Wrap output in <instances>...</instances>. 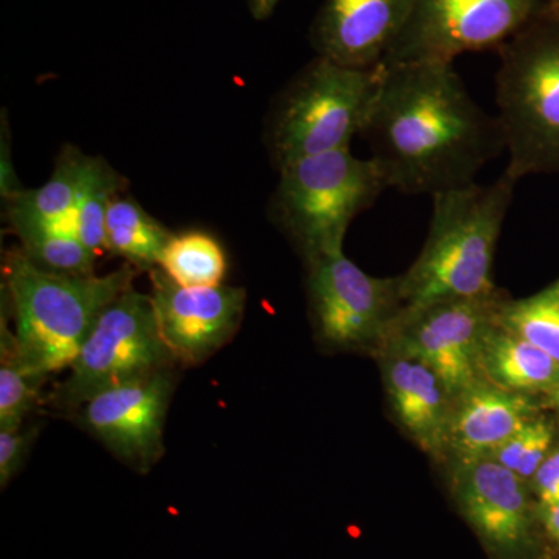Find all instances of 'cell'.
<instances>
[{
    "mask_svg": "<svg viewBox=\"0 0 559 559\" xmlns=\"http://www.w3.org/2000/svg\"><path fill=\"white\" fill-rule=\"evenodd\" d=\"M381 69L360 135L389 189L432 198L476 183L506 150L498 116L474 102L452 62Z\"/></svg>",
    "mask_w": 559,
    "mask_h": 559,
    "instance_id": "6da1fadb",
    "label": "cell"
},
{
    "mask_svg": "<svg viewBox=\"0 0 559 559\" xmlns=\"http://www.w3.org/2000/svg\"><path fill=\"white\" fill-rule=\"evenodd\" d=\"M518 182L506 170L489 186L433 194L428 240L401 275V311L392 326L447 301L495 296L496 248Z\"/></svg>",
    "mask_w": 559,
    "mask_h": 559,
    "instance_id": "7a4b0ae2",
    "label": "cell"
},
{
    "mask_svg": "<svg viewBox=\"0 0 559 559\" xmlns=\"http://www.w3.org/2000/svg\"><path fill=\"white\" fill-rule=\"evenodd\" d=\"M138 270L124 263L106 275L44 270L21 249L2 263V297L13 319L17 349L40 373L68 369L102 312L132 288Z\"/></svg>",
    "mask_w": 559,
    "mask_h": 559,
    "instance_id": "3957f363",
    "label": "cell"
},
{
    "mask_svg": "<svg viewBox=\"0 0 559 559\" xmlns=\"http://www.w3.org/2000/svg\"><path fill=\"white\" fill-rule=\"evenodd\" d=\"M498 119L507 170L518 179L559 175V14L554 0L499 49Z\"/></svg>",
    "mask_w": 559,
    "mask_h": 559,
    "instance_id": "277c9868",
    "label": "cell"
},
{
    "mask_svg": "<svg viewBox=\"0 0 559 559\" xmlns=\"http://www.w3.org/2000/svg\"><path fill=\"white\" fill-rule=\"evenodd\" d=\"M278 173L271 215L305 261L344 250L349 224L389 189L373 159L349 148L290 162Z\"/></svg>",
    "mask_w": 559,
    "mask_h": 559,
    "instance_id": "5b68a950",
    "label": "cell"
},
{
    "mask_svg": "<svg viewBox=\"0 0 559 559\" xmlns=\"http://www.w3.org/2000/svg\"><path fill=\"white\" fill-rule=\"evenodd\" d=\"M381 66L353 69L316 58L280 94L266 124L277 170L290 162L349 148L369 119Z\"/></svg>",
    "mask_w": 559,
    "mask_h": 559,
    "instance_id": "8992f818",
    "label": "cell"
},
{
    "mask_svg": "<svg viewBox=\"0 0 559 559\" xmlns=\"http://www.w3.org/2000/svg\"><path fill=\"white\" fill-rule=\"evenodd\" d=\"M178 366L162 340L150 294L132 286L102 312L49 401L53 411L72 417L105 390Z\"/></svg>",
    "mask_w": 559,
    "mask_h": 559,
    "instance_id": "52a82bcc",
    "label": "cell"
},
{
    "mask_svg": "<svg viewBox=\"0 0 559 559\" xmlns=\"http://www.w3.org/2000/svg\"><path fill=\"white\" fill-rule=\"evenodd\" d=\"M551 0H415L381 66L454 62L468 51L500 49Z\"/></svg>",
    "mask_w": 559,
    "mask_h": 559,
    "instance_id": "ba28073f",
    "label": "cell"
},
{
    "mask_svg": "<svg viewBox=\"0 0 559 559\" xmlns=\"http://www.w3.org/2000/svg\"><path fill=\"white\" fill-rule=\"evenodd\" d=\"M316 336L331 349L380 345L401 311L400 277H371L341 252L307 261Z\"/></svg>",
    "mask_w": 559,
    "mask_h": 559,
    "instance_id": "9c48e42d",
    "label": "cell"
},
{
    "mask_svg": "<svg viewBox=\"0 0 559 559\" xmlns=\"http://www.w3.org/2000/svg\"><path fill=\"white\" fill-rule=\"evenodd\" d=\"M175 389L176 370L160 371L98 393L70 418L128 468L146 474L164 455Z\"/></svg>",
    "mask_w": 559,
    "mask_h": 559,
    "instance_id": "30bf717a",
    "label": "cell"
},
{
    "mask_svg": "<svg viewBox=\"0 0 559 559\" xmlns=\"http://www.w3.org/2000/svg\"><path fill=\"white\" fill-rule=\"evenodd\" d=\"M502 300L495 294L436 305L414 318L396 322L381 345H395L425 360L455 399L481 381V336L495 322Z\"/></svg>",
    "mask_w": 559,
    "mask_h": 559,
    "instance_id": "8fae6325",
    "label": "cell"
},
{
    "mask_svg": "<svg viewBox=\"0 0 559 559\" xmlns=\"http://www.w3.org/2000/svg\"><path fill=\"white\" fill-rule=\"evenodd\" d=\"M150 278L162 340L179 366L207 362L240 330L248 300L245 289L226 285L189 288L160 267L150 271Z\"/></svg>",
    "mask_w": 559,
    "mask_h": 559,
    "instance_id": "7c38bea8",
    "label": "cell"
},
{
    "mask_svg": "<svg viewBox=\"0 0 559 559\" xmlns=\"http://www.w3.org/2000/svg\"><path fill=\"white\" fill-rule=\"evenodd\" d=\"M527 484L489 457L454 462L452 468L460 510L480 538L502 554H518L532 538Z\"/></svg>",
    "mask_w": 559,
    "mask_h": 559,
    "instance_id": "4fadbf2b",
    "label": "cell"
},
{
    "mask_svg": "<svg viewBox=\"0 0 559 559\" xmlns=\"http://www.w3.org/2000/svg\"><path fill=\"white\" fill-rule=\"evenodd\" d=\"M415 0H325L312 22L318 57L353 69L382 64Z\"/></svg>",
    "mask_w": 559,
    "mask_h": 559,
    "instance_id": "5bb4252c",
    "label": "cell"
},
{
    "mask_svg": "<svg viewBox=\"0 0 559 559\" xmlns=\"http://www.w3.org/2000/svg\"><path fill=\"white\" fill-rule=\"evenodd\" d=\"M382 347V373L393 414L421 450L444 454L454 396L425 360L395 345Z\"/></svg>",
    "mask_w": 559,
    "mask_h": 559,
    "instance_id": "9a60e30c",
    "label": "cell"
},
{
    "mask_svg": "<svg viewBox=\"0 0 559 559\" xmlns=\"http://www.w3.org/2000/svg\"><path fill=\"white\" fill-rule=\"evenodd\" d=\"M528 395L479 381L454 399L444 454L454 462L489 457L535 415Z\"/></svg>",
    "mask_w": 559,
    "mask_h": 559,
    "instance_id": "2e32d148",
    "label": "cell"
},
{
    "mask_svg": "<svg viewBox=\"0 0 559 559\" xmlns=\"http://www.w3.org/2000/svg\"><path fill=\"white\" fill-rule=\"evenodd\" d=\"M479 373L496 388L528 396L559 384V362L496 320L481 336Z\"/></svg>",
    "mask_w": 559,
    "mask_h": 559,
    "instance_id": "e0dca14e",
    "label": "cell"
},
{
    "mask_svg": "<svg viewBox=\"0 0 559 559\" xmlns=\"http://www.w3.org/2000/svg\"><path fill=\"white\" fill-rule=\"evenodd\" d=\"M90 160L91 156L75 146H66L44 186L35 190H21L7 201L10 226L39 224L76 234L75 207Z\"/></svg>",
    "mask_w": 559,
    "mask_h": 559,
    "instance_id": "ac0fdd59",
    "label": "cell"
},
{
    "mask_svg": "<svg viewBox=\"0 0 559 559\" xmlns=\"http://www.w3.org/2000/svg\"><path fill=\"white\" fill-rule=\"evenodd\" d=\"M173 234L132 198L117 194L106 216V250L121 257L139 272L159 266Z\"/></svg>",
    "mask_w": 559,
    "mask_h": 559,
    "instance_id": "d6986e66",
    "label": "cell"
},
{
    "mask_svg": "<svg viewBox=\"0 0 559 559\" xmlns=\"http://www.w3.org/2000/svg\"><path fill=\"white\" fill-rule=\"evenodd\" d=\"M47 374L25 362L16 337L2 316L0 323V430L17 429L43 401Z\"/></svg>",
    "mask_w": 559,
    "mask_h": 559,
    "instance_id": "ffe728a7",
    "label": "cell"
},
{
    "mask_svg": "<svg viewBox=\"0 0 559 559\" xmlns=\"http://www.w3.org/2000/svg\"><path fill=\"white\" fill-rule=\"evenodd\" d=\"M157 267L179 285L202 288L223 285L227 259L216 238L204 231L191 230L173 234Z\"/></svg>",
    "mask_w": 559,
    "mask_h": 559,
    "instance_id": "44dd1931",
    "label": "cell"
},
{
    "mask_svg": "<svg viewBox=\"0 0 559 559\" xmlns=\"http://www.w3.org/2000/svg\"><path fill=\"white\" fill-rule=\"evenodd\" d=\"M496 322L536 345L559 362L558 283L527 299H503L500 301Z\"/></svg>",
    "mask_w": 559,
    "mask_h": 559,
    "instance_id": "7402d4cb",
    "label": "cell"
},
{
    "mask_svg": "<svg viewBox=\"0 0 559 559\" xmlns=\"http://www.w3.org/2000/svg\"><path fill=\"white\" fill-rule=\"evenodd\" d=\"M21 241V250L44 270L61 274H95L98 257L86 248L72 230L55 229L39 224L13 227Z\"/></svg>",
    "mask_w": 559,
    "mask_h": 559,
    "instance_id": "603a6c76",
    "label": "cell"
},
{
    "mask_svg": "<svg viewBox=\"0 0 559 559\" xmlns=\"http://www.w3.org/2000/svg\"><path fill=\"white\" fill-rule=\"evenodd\" d=\"M124 189V179L100 157H91L75 207V229L95 255L106 250V216L110 202Z\"/></svg>",
    "mask_w": 559,
    "mask_h": 559,
    "instance_id": "cb8c5ba5",
    "label": "cell"
},
{
    "mask_svg": "<svg viewBox=\"0 0 559 559\" xmlns=\"http://www.w3.org/2000/svg\"><path fill=\"white\" fill-rule=\"evenodd\" d=\"M555 432L546 418L533 417L511 436L489 459L513 471L525 481H532L536 471L554 450Z\"/></svg>",
    "mask_w": 559,
    "mask_h": 559,
    "instance_id": "d4e9b609",
    "label": "cell"
},
{
    "mask_svg": "<svg viewBox=\"0 0 559 559\" xmlns=\"http://www.w3.org/2000/svg\"><path fill=\"white\" fill-rule=\"evenodd\" d=\"M38 437V426L0 430V487L7 488L17 476L33 443Z\"/></svg>",
    "mask_w": 559,
    "mask_h": 559,
    "instance_id": "484cf974",
    "label": "cell"
},
{
    "mask_svg": "<svg viewBox=\"0 0 559 559\" xmlns=\"http://www.w3.org/2000/svg\"><path fill=\"white\" fill-rule=\"evenodd\" d=\"M540 507L559 502V448L551 450L532 479Z\"/></svg>",
    "mask_w": 559,
    "mask_h": 559,
    "instance_id": "4316f807",
    "label": "cell"
},
{
    "mask_svg": "<svg viewBox=\"0 0 559 559\" xmlns=\"http://www.w3.org/2000/svg\"><path fill=\"white\" fill-rule=\"evenodd\" d=\"M540 510H543V521L547 532L559 546V502L540 507Z\"/></svg>",
    "mask_w": 559,
    "mask_h": 559,
    "instance_id": "83f0119b",
    "label": "cell"
},
{
    "mask_svg": "<svg viewBox=\"0 0 559 559\" xmlns=\"http://www.w3.org/2000/svg\"><path fill=\"white\" fill-rule=\"evenodd\" d=\"M282 0H249V10L253 20L264 21L272 16Z\"/></svg>",
    "mask_w": 559,
    "mask_h": 559,
    "instance_id": "f1b7e54d",
    "label": "cell"
},
{
    "mask_svg": "<svg viewBox=\"0 0 559 559\" xmlns=\"http://www.w3.org/2000/svg\"><path fill=\"white\" fill-rule=\"evenodd\" d=\"M550 396H551V400H554V403L557 404V407L559 409V384L557 385V388L551 390Z\"/></svg>",
    "mask_w": 559,
    "mask_h": 559,
    "instance_id": "f546056e",
    "label": "cell"
},
{
    "mask_svg": "<svg viewBox=\"0 0 559 559\" xmlns=\"http://www.w3.org/2000/svg\"><path fill=\"white\" fill-rule=\"evenodd\" d=\"M554 7H555V10H557L558 14H559V0H554Z\"/></svg>",
    "mask_w": 559,
    "mask_h": 559,
    "instance_id": "4dcf8cb0",
    "label": "cell"
},
{
    "mask_svg": "<svg viewBox=\"0 0 559 559\" xmlns=\"http://www.w3.org/2000/svg\"><path fill=\"white\" fill-rule=\"evenodd\" d=\"M557 283H558V288H559V282H557Z\"/></svg>",
    "mask_w": 559,
    "mask_h": 559,
    "instance_id": "1f68e13d",
    "label": "cell"
}]
</instances>
